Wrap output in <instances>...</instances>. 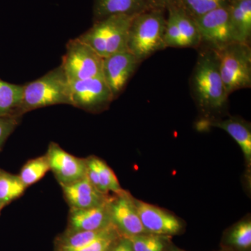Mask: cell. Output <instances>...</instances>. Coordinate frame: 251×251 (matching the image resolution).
<instances>
[{
    "label": "cell",
    "mask_w": 251,
    "mask_h": 251,
    "mask_svg": "<svg viewBox=\"0 0 251 251\" xmlns=\"http://www.w3.org/2000/svg\"><path fill=\"white\" fill-rule=\"evenodd\" d=\"M150 9L166 11L170 6L174 4L175 0H145Z\"/></svg>",
    "instance_id": "cell-30"
},
{
    "label": "cell",
    "mask_w": 251,
    "mask_h": 251,
    "mask_svg": "<svg viewBox=\"0 0 251 251\" xmlns=\"http://www.w3.org/2000/svg\"><path fill=\"white\" fill-rule=\"evenodd\" d=\"M228 4V0H175L174 2L193 19Z\"/></svg>",
    "instance_id": "cell-25"
},
{
    "label": "cell",
    "mask_w": 251,
    "mask_h": 251,
    "mask_svg": "<svg viewBox=\"0 0 251 251\" xmlns=\"http://www.w3.org/2000/svg\"><path fill=\"white\" fill-rule=\"evenodd\" d=\"M110 251H133L131 244L126 237L122 236L114 244Z\"/></svg>",
    "instance_id": "cell-31"
},
{
    "label": "cell",
    "mask_w": 251,
    "mask_h": 251,
    "mask_svg": "<svg viewBox=\"0 0 251 251\" xmlns=\"http://www.w3.org/2000/svg\"><path fill=\"white\" fill-rule=\"evenodd\" d=\"M191 88L200 108L203 111H219L226 106L229 96L219 69L215 50L208 49L200 54L191 77Z\"/></svg>",
    "instance_id": "cell-1"
},
{
    "label": "cell",
    "mask_w": 251,
    "mask_h": 251,
    "mask_svg": "<svg viewBox=\"0 0 251 251\" xmlns=\"http://www.w3.org/2000/svg\"><path fill=\"white\" fill-rule=\"evenodd\" d=\"M125 237L129 240L133 251H166L169 247L168 236L146 233Z\"/></svg>",
    "instance_id": "cell-26"
},
{
    "label": "cell",
    "mask_w": 251,
    "mask_h": 251,
    "mask_svg": "<svg viewBox=\"0 0 251 251\" xmlns=\"http://www.w3.org/2000/svg\"><path fill=\"white\" fill-rule=\"evenodd\" d=\"M166 48H186V42L180 33L174 18L168 13L164 35Z\"/></svg>",
    "instance_id": "cell-27"
},
{
    "label": "cell",
    "mask_w": 251,
    "mask_h": 251,
    "mask_svg": "<svg viewBox=\"0 0 251 251\" xmlns=\"http://www.w3.org/2000/svg\"><path fill=\"white\" fill-rule=\"evenodd\" d=\"M166 21L165 11L159 9L147 10L133 18L127 48L140 62L157 51L166 49L164 41Z\"/></svg>",
    "instance_id": "cell-3"
},
{
    "label": "cell",
    "mask_w": 251,
    "mask_h": 251,
    "mask_svg": "<svg viewBox=\"0 0 251 251\" xmlns=\"http://www.w3.org/2000/svg\"><path fill=\"white\" fill-rule=\"evenodd\" d=\"M63 194L69 208L87 209L105 204L110 196L97 189L87 176L69 186H62Z\"/></svg>",
    "instance_id": "cell-14"
},
{
    "label": "cell",
    "mask_w": 251,
    "mask_h": 251,
    "mask_svg": "<svg viewBox=\"0 0 251 251\" xmlns=\"http://www.w3.org/2000/svg\"><path fill=\"white\" fill-rule=\"evenodd\" d=\"M214 50V49H213ZM227 95L251 86V50L249 44L234 42L214 50Z\"/></svg>",
    "instance_id": "cell-5"
},
{
    "label": "cell",
    "mask_w": 251,
    "mask_h": 251,
    "mask_svg": "<svg viewBox=\"0 0 251 251\" xmlns=\"http://www.w3.org/2000/svg\"><path fill=\"white\" fill-rule=\"evenodd\" d=\"M122 237L119 232L100 238L94 242L77 250L71 251H110L115 243Z\"/></svg>",
    "instance_id": "cell-28"
},
{
    "label": "cell",
    "mask_w": 251,
    "mask_h": 251,
    "mask_svg": "<svg viewBox=\"0 0 251 251\" xmlns=\"http://www.w3.org/2000/svg\"><path fill=\"white\" fill-rule=\"evenodd\" d=\"M229 18L238 43L249 44L251 35V0H234L228 4Z\"/></svg>",
    "instance_id": "cell-18"
},
{
    "label": "cell",
    "mask_w": 251,
    "mask_h": 251,
    "mask_svg": "<svg viewBox=\"0 0 251 251\" xmlns=\"http://www.w3.org/2000/svg\"><path fill=\"white\" fill-rule=\"evenodd\" d=\"M103 58L78 38L67 44L61 64L69 82L103 75Z\"/></svg>",
    "instance_id": "cell-6"
},
{
    "label": "cell",
    "mask_w": 251,
    "mask_h": 251,
    "mask_svg": "<svg viewBox=\"0 0 251 251\" xmlns=\"http://www.w3.org/2000/svg\"><path fill=\"white\" fill-rule=\"evenodd\" d=\"M201 37L209 49L216 50L237 42L230 18L228 5L212 10L201 17L195 18Z\"/></svg>",
    "instance_id": "cell-7"
},
{
    "label": "cell",
    "mask_w": 251,
    "mask_h": 251,
    "mask_svg": "<svg viewBox=\"0 0 251 251\" xmlns=\"http://www.w3.org/2000/svg\"><path fill=\"white\" fill-rule=\"evenodd\" d=\"M140 62L129 51L117 52L104 57L103 77L116 99L125 90Z\"/></svg>",
    "instance_id": "cell-11"
},
{
    "label": "cell",
    "mask_w": 251,
    "mask_h": 251,
    "mask_svg": "<svg viewBox=\"0 0 251 251\" xmlns=\"http://www.w3.org/2000/svg\"><path fill=\"white\" fill-rule=\"evenodd\" d=\"M72 106L85 111L98 112L115 100L103 75L70 82Z\"/></svg>",
    "instance_id": "cell-8"
},
{
    "label": "cell",
    "mask_w": 251,
    "mask_h": 251,
    "mask_svg": "<svg viewBox=\"0 0 251 251\" xmlns=\"http://www.w3.org/2000/svg\"><path fill=\"white\" fill-rule=\"evenodd\" d=\"M167 11L174 18L186 47L196 48L201 44V37L194 19L176 5H172Z\"/></svg>",
    "instance_id": "cell-21"
},
{
    "label": "cell",
    "mask_w": 251,
    "mask_h": 251,
    "mask_svg": "<svg viewBox=\"0 0 251 251\" xmlns=\"http://www.w3.org/2000/svg\"><path fill=\"white\" fill-rule=\"evenodd\" d=\"M50 168L61 186H69L87 176L86 158H78L51 142L46 153Z\"/></svg>",
    "instance_id": "cell-10"
},
{
    "label": "cell",
    "mask_w": 251,
    "mask_h": 251,
    "mask_svg": "<svg viewBox=\"0 0 251 251\" xmlns=\"http://www.w3.org/2000/svg\"><path fill=\"white\" fill-rule=\"evenodd\" d=\"M27 188L18 175L0 169V211L21 197Z\"/></svg>",
    "instance_id": "cell-22"
},
{
    "label": "cell",
    "mask_w": 251,
    "mask_h": 251,
    "mask_svg": "<svg viewBox=\"0 0 251 251\" xmlns=\"http://www.w3.org/2000/svg\"><path fill=\"white\" fill-rule=\"evenodd\" d=\"M0 212H1V211H0Z\"/></svg>",
    "instance_id": "cell-33"
},
{
    "label": "cell",
    "mask_w": 251,
    "mask_h": 251,
    "mask_svg": "<svg viewBox=\"0 0 251 251\" xmlns=\"http://www.w3.org/2000/svg\"><path fill=\"white\" fill-rule=\"evenodd\" d=\"M116 232H119L118 230L112 224L105 228L98 230L66 232L57 242V251L77 250L100 238L106 237Z\"/></svg>",
    "instance_id": "cell-19"
},
{
    "label": "cell",
    "mask_w": 251,
    "mask_h": 251,
    "mask_svg": "<svg viewBox=\"0 0 251 251\" xmlns=\"http://www.w3.org/2000/svg\"><path fill=\"white\" fill-rule=\"evenodd\" d=\"M108 201L105 204L95 207L70 208L67 232L98 230L111 226Z\"/></svg>",
    "instance_id": "cell-13"
},
{
    "label": "cell",
    "mask_w": 251,
    "mask_h": 251,
    "mask_svg": "<svg viewBox=\"0 0 251 251\" xmlns=\"http://www.w3.org/2000/svg\"><path fill=\"white\" fill-rule=\"evenodd\" d=\"M50 171L49 160L45 154L28 161L23 166L18 176L28 188L42 179Z\"/></svg>",
    "instance_id": "cell-24"
},
{
    "label": "cell",
    "mask_w": 251,
    "mask_h": 251,
    "mask_svg": "<svg viewBox=\"0 0 251 251\" xmlns=\"http://www.w3.org/2000/svg\"><path fill=\"white\" fill-rule=\"evenodd\" d=\"M226 245L237 251H248L251 247V222L246 219L234 225L227 231Z\"/></svg>",
    "instance_id": "cell-23"
},
{
    "label": "cell",
    "mask_w": 251,
    "mask_h": 251,
    "mask_svg": "<svg viewBox=\"0 0 251 251\" xmlns=\"http://www.w3.org/2000/svg\"><path fill=\"white\" fill-rule=\"evenodd\" d=\"M211 126L225 130L240 147L247 166L251 164V130L248 122L240 119L231 117L224 120L209 122Z\"/></svg>",
    "instance_id": "cell-17"
},
{
    "label": "cell",
    "mask_w": 251,
    "mask_h": 251,
    "mask_svg": "<svg viewBox=\"0 0 251 251\" xmlns=\"http://www.w3.org/2000/svg\"><path fill=\"white\" fill-rule=\"evenodd\" d=\"M87 177L100 193L109 194L110 192L120 193L122 188L116 175L108 165L97 156L86 158Z\"/></svg>",
    "instance_id": "cell-15"
},
{
    "label": "cell",
    "mask_w": 251,
    "mask_h": 251,
    "mask_svg": "<svg viewBox=\"0 0 251 251\" xmlns=\"http://www.w3.org/2000/svg\"><path fill=\"white\" fill-rule=\"evenodd\" d=\"M135 204L140 221L148 233L170 237L181 232V221L171 213L135 198Z\"/></svg>",
    "instance_id": "cell-12"
},
{
    "label": "cell",
    "mask_w": 251,
    "mask_h": 251,
    "mask_svg": "<svg viewBox=\"0 0 251 251\" xmlns=\"http://www.w3.org/2000/svg\"><path fill=\"white\" fill-rule=\"evenodd\" d=\"M136 16V15H135ZM135 16L115 15L94 22L78 38L103 58L128 51V32Z\"/></svg>",
    "instance_id": "cell-4"
},
{
    "label": "cell",
    "mask_w": 251,
    "mask_h": 251,
    "mask_svg": "<svg viewBox=\"0 0 251 251\" xmlns=\"http://www.w3.org/2000/svg\"><path fill=\"white\" fill-rule=\"evenodd\" d=\"M108 208L111 224L123 237L148 233L138 216L135 198L128 191L123 189L110 196Z\"/></svg>",
    "instance_id": "cell-9"
},
{
    "label": "cell",
    "mask_w": 251,
    "mask_h": 251,
    "mask_svg": "<svg viewBox=\"0 0 251 251\" xmlns=\"http://www.w3.org/2000/svg\"><path fill=\"white\" fill-rule=\"evenodd\" d=\"M61 104L72 105L70 82L60 65L24 85L20 114Z\"/></svg>",
    "instance_id": "cell-2"
},
{
    "label": "cell",
    "mask_w": 251,
    "mask_h": 251,
    "mask_svg": "<svg viewBox=\"0 0 251 251\" xmlns=\"http://www.w3.org/2000/svg\"><path fill=\"white\" fill-rule=\"evenodd\" d=\"M151 9L145 0H95L94 21H100L115 15L135 16Z\"/></svg>",
    "instance_id": "cell-16"
},
{
    "label": "cell",
    "mask_w": 251,
    "mask_h": 251,
    "mask_svg": "<svg viewBox=\"0 0 251 251\" xmlns=\"http://www.w3.org/2000/svg\"><path fill=\"white\" fill-rule=\"evenodd\" d=\"M24 85L10 83L0 79V117L21 118Z\"/></svg>",
    "instance_id": "cell-20"
},
{
    "label": "cell",
    "mask_w": 251,
    "mask_h": 251,
    "mask_svg": "<svg viewBox=\"0 0 251 251\" xmlns=\"http://www.w3.org/2000/svg\"><path fill=\"white\" fill-rule=\"evenodd\" d=\"M21 118L14 117H0V151L6 140L14 131Z\"/></svg>",
    "instance_id": "cell-29"
},
{
    "label": "cell",
    "mask_w": 251,
    "mask_h": 251,
    "mask_svg": "<svg viewBox=\"0 0 251 251\" xmlns=\"http://www.w3.org/2000/svg\"><path fill=\"white\" fill-rule=\"evenodd\" d=\"M166 251H186L184 250H182V249H180L179 248L175 247H168V249H167Z\"/></svg>",
    "instance_id": "cell-32"
}]
</instances>
